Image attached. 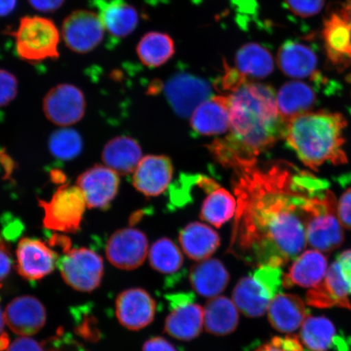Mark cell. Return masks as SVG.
Here are the masks:
<instances>
[{
  "label": "cell",
  "instance_id": "1",
  "mask_svg": "<svg viewBox=\"0 0 351 351\" xmlns=\"http://www.w3.org/2000/svg\"><path fill=\"white\" fill-rule=\"evenodd\" d=\"M232 182L237 209L230 251L280 267L306 247V207L327 183L285 162L239 165Z\"/></svg>",
  "mask_w": 351,
  "mask_h": 351
},
{
  "label": "cell",
  "instance_id": "2",
  "mask_svg": "<svg viewBox=\"0 0 351 351\" xmlns=\"http://www.w3.org/2000/svg\"><path fill=\"white\" fill-rule=\"evenodd\" d=\"M230 134L208 148L226 168L257 160L263 152L285 138L287 125L279 113L273 87L245 82L229 95Z\"/></svg>",
  "mask_w": 351,
  "mask_h": 351
},
{
  "label": "cell",
  "instance_id": "3",
  "mask_svg": "<svg viewBox=\"0 0 351 351\" xmlns=\"http://www.w3.org/2000/svg\"><path fill=\"white\" fill-rule=\"evenodd\" d=\"M348 122L340 113L309 112L289 121L285 138L307 168L317 170L326 162L343 165V132Z\"/></svg>",
  "mask_w": 351,
  "mask_h": 351
},
{
  "label": "cell",
  "instance_id": "4",
  "mask_svg": "<svg viewBox=\"0 0 351 351\" xmlns=\"http://www.w3.org/2000/svg\"><path fill=\"white\" fill-rule=\"evenodd\" d=\"M15 38L16 50L21 60L42 62L60 56V33L54 22L42 16H24L19 27L8 32Z\"/></svg>",
  "mask_w": 351,
  "mask_h": 351
},
{
  "label": "cell",
  "instance_id": "5",
  "mask_svg": "<svg viewBox=\"0 0 351 351\" xmlns=\"http://www.w3.org/2000/svg\"><path fill=\"white\" fill-rule=\"evenodd\" d=\"M337 200L332 192L315 199L306 223V241L317 251L329 252L344 241V232L337 214Z\"/></svg>",
  "mask_w": 351,
  "mask_h": 351
},
{
  "label": "cell",
  "instance_id": "6",
  "mask_svg": "<svg viewBox=\"0 0 351 351\" xmlns=\"http://www.w3.org/2000/svg\"><path fill=\"white\" fill-rule=\"evenodd\" d=\"M44 213L43 226L60 232H76L80 229L86 202L80 188L62 185L49 201L39 200Z\"/></svg>",
  "mask_w": 351,
  "mask_h": 351
},
{
  "label": "cell",
  "instance_id": "7",
  "mask_svg": "<svg viewBox=\"0 0 351 351\" xmlns=\"http://www.w3.org/2000/svg\"><path fill=\"white\" fill-rule=\"evenodd\" d=\"M64 253L58 267L65 283L80 292L97 289L104 273L102 257L86 247H69Z\"/></svg>",
  "mask_w": 351,
  "mask_h": 351
},
{
  "label": "cell",
  "instance_id": "8",
  "mask_svg": "<svg viewBox=\"0 0 351 351\" xmlns=\"http://www.w3.org/2000/svg\"><path fill=\"white\" fill-rule=\"evenodd\" d=\"M86 99L78 87L60 84L52 88L43 99V109L51 123L68 127L80 121L86 112Z\"/></svg>",
  "mask_w": 351,
  "mask_h": 351
},
{
  "label": "cell",
  "instance_id": "9",
  "mask_svg": "<svg viewBox=\"0 0 351 351\" xmlns=\"http://www.w3.org/2000/svg\"><path fill=\"white\" fill-rule=\"evenodd\" d=\"M104 32L99 15L88 10L73 12L62 25L66 46L79 54L88 53L97 47L103 41Z\"/></svg>",
  "mask_w": 351,
  "mask_h": 351
},
{
  "label": "cell",
  "instance_id": "10",
  "mask_svg": "<svg viewBox=\"0 0 351 351\" xmlns=\"http://www.w3.org/2000/svg\"><path fill=\"white\" fill-rule=\"evenodd\" d=\"M165 93L178 116L186 118L212 95V89L204 79L189 73L176 74L165 83Z\"/></svg>",
  "mask_w": 351,
  "mask_h": 351
},
{
  "label": "cell",
  "instance_id": "11",
  "mask_svg": "<svg viewBox=\"0 0 351 351\" xmlns=\"http://www.w3.org/2000/svg\"><path fill=\"white\" fill-rule=\"evenodd\" d=\"M148 240L144 232L134 228L116 231L106 245L108 260L122 270H134L146 260Z\"/></svg>",
  "mask_w": 351,
  "mask_h": 351
},
{
  "label": "cell",
  "instance_id": "12",
  "mask_svg": "<svg viewBox=\"0 0 351 351\" xmlns=\"http://www.w3.org/2000/svg\"><path fill=\"white\" fill-rule=\"evenodd\" d=\"M16 269L26 280H38L58 266L59 256L41 240L23 238L17 245Z\"/></svg>",
  "mask_w": 351,
  "mask_h": 351
},
{
  "label": "cell",
  "instance_id": "13",
  "mask_svg": "<svg viewBox=\"0 0 351 351\" xmlns=\"http://www.w3.org/2000/svg\"><path fill=\"white\" fill-rule=\"evenodd\" d=\"M77 186L84 195L88 208L106 209L119 190V174L107 166L95 165L79 176Z\"/></svg>",
  "mask_w": 351,
  "mask_h": 351
},
{
  "label": "cell",
  "instance_id": "14",
  "mask_svg": "<svg viewBox=\"0 0 351 351\" xmlns=\"http://www.w3.org/2000/svg\"><path fill=\"white\" fill-rule=\"evenodd\" d=\"M156 311L155 300L143 289H126L117 298L118 322L129 330L138 331L148 326L155 318Z\"/></svg>",
  "mask_w": 351,
  "mask_h": 351
},
{
  "label": "cell",
  "instance_id": "15",
  "mask_svg": "<svg viewBox=\"0 0 351 351\" xmlns=\"http://www.w3.org/2000/svg\"><path fill=\"white\" fill-rule=\"evenodd\" d=\"M8 328L21 337L36 335L45 326V307L38 298L24 295L14 298L4 311Z\"/></svg>",
  "mask_w": 351,
  "mask_h": 351
},
{
  "label": "cell",
  "instance_id": "16",
  "mask_svg": "<svg viewBox=\"0 0 351 351\" xmlns=\"http://www.w3.org/2000/svg\"><path fill=\"white\" fill-rule=\"evenodd\" d=\"M173 174V167L169 157L147 156L134 172L133 185L144 195L159 196L168 188Z\"/></svg>",
  "mask_w": 351,
  "mask_h": 351
},
{
  "label": "cell",
  "instance_id": "17",
  "mask_svg": "<svg viewBox=\"0 0 351 351\" xmlns=\"http://www.w3.org/2000/svg\"><path fill=\"white\" fill-rule=\"evenodd\" d=\"M110 36L121 39L134 32L138 25V13L125 0H92Z\"/></svg>",
  "mask_w": 351,
  "mask_h": 351
},
{
  "label": "cell",
  "instance_id": "18",
  "mask_svg": "<svg viewBox=\"0 0 351 351\" xmlns=\"http://www.w3.org/2000/svg\"><path fill=\"white\" fill-rule=\"evenodd\" d=\"M191 125L196 134L219 135L230 130L229 96H213L205 100L192 113Z\"/></svg>",
  "mask_w": 351,
  "mask_h": 351
},
{
  "label": "cell",
  "instance_id": "19",
  "mask_svg": "<svg viewBox=\"0 0 351 351\" xmlns=\"http://www.w3.org/2000/svg\"><path fill=\"white\" fill-rule=\"evenodd\" d=\"M323 38L328 58L339 68L351 65V22L343 13L324 22Z\"/></svg>",
  "mask_w": 351,
  "mask_h": 351
},
{
  "label": "cell",
  "instance_id": "20",
  "mask_svg": "<svg viewBox=\"0 0 351 351\" xmlns=\"http://www.w3.org/2000/svg\"><path fill=\"white\" fill-rule=\"evenodd\" d=\"M308 311L300 297L289 293H278L270 302L267 317L276 330L291 333L302 326Z\"/></svg>",
  "mask_w": 351,
  "mask_h": 351
},
{
  "label": "cell",
  "instance_id": "21",
  "mask_svg": "<svg viewBox=\"0 0 351 351\" xmlns=\"http://www.w3.org/2000/svg\"><path fill=\"white\" fill-rule=\"evenodd\" d=\"M317 64V54L304 43L289 40L282 44L278 51L279 69L289 77H315Z\"/></svg>",
  "mask_w": 351,
  "mask_h": 351
},
{
  "label": "cell",
  "instance_id": "22",
  "mask_svg": "<svg viewBox=\"0 0 351 351\" xmlns=\"http://www.w3.org/2000/svg\"><path fill=\"white\" fill-rule=\"evenodd\" d=\"M328 271L327 257L317 250L302 253L283 278V287L313 288L323 282Z\"/></svg>",
  "mask_w": 351,
  "mask_h": 351
},
{
  "label": "cell",
  "instance_id": "23",
  "mask_svg": "<svg viewBox=\"0 0 351 351\" xmlns=\"http://www.w3.org/2000/svg\"><path fill=\"white\" fill-rule=\"evenodd\" d=\"M280 117L288 123L295 117L309 112L317 103L313 88L300 81L285 83L276 94Z\"/></svg>",
  "mask_w": 351,
  "mask_h": 351
},
{
  "label": "cell",
  "instance_id": "24",
  "mask_svg": "<svg viewBox=\"0 0 351 351\" xmlns=\"http://www.w3.org/2000/svg\"><path fill=\"white\" fill-rule=\"evenodd\" d=\"M184 253L193 261H204L217 252L221 239L212 228L200 222L189 223L180 232Z\"/></svg>",
  "mask_w": 351,
  "mask_h": 351
},
{
  "label": "cell",
  "instance_id": "25",
  "mask_svg": "<svg viewBox=\"0 0 351 351\" xmlns=\"http://www.w3.org/2000/svg\"><path fill=\"white\" fill-rule=\"evenodd\" d=\"M230 280L229 271L216 258L201 261L193 266L190 271L193 289L205 298L219 296V293L225 291Z\"/></svg>",
  "mask_w": 351,
  "mask_h": 351
},
{
  "label": "cell",
  "instance_id": "26",
  "mask_svg": "<svg viewBox=\"0 0 351 351\" xmlns=\"http://www.w3.org/2000/svg\"><path fill=\"white\" fill-rule=\"evenodd\" d=\"M142 159L141 147L135 139L127 136L110 140L102 152L105 166L121 175L134 173Z\"/></svg>",
  "mask_w": 351,
  "mask_h": 351
},
{
  "label": "cell",
  "instance_id": "27",
  "mask_svg": "<svg viewBox=\"0 0 351 351\" xmlns=\"http://www.w3.org/2000/svg\"><path fill=\"white\" fill-rule=\"evenodd\" d=\"M173 309L165 323L167 335L181 341H191L199 337L204 324L203 307L189 302Z\"/></svg>",
  "mask_w": 351,
  "mask_h": 351
},
{
  "label": "cell",
  "instance_id": "28",
  "mask_svg": "<svg viewBox=\"0 0 351 351\" xmlns=\"http://www.w3.org/2000/svg\"><path fill=\"white\" fill-rule=\"evenodd\" d=\"M274 297L252 276L241 278L232 292V300L238 309L249 318L265 315Z\"/></svg>",
  "mask_w": 351,
  "mask_h": 351
},
{
  "label": "cell",
  "instance_id": "29",
  "mask_svg": "<svg viewBox=\"0 0 351 351\" xmlns=\"http://www.w3.org/2000/svg\"><path fill=\"white\" fill-rule=\"evenodd\" d=\"M204 311L206 331L213 335H229L239 326V309L230 298H213L206 304Z\"/></svg>",
  "mask_w": 351,
  "mask_h": 351
},
{
  "label": "cell",
  "instance_id": "30",
  "mask_svg": "<svg viewBox=\"0 0 351 351\" xmlns=\"http://www.w3.org/2000/svg\"><path fill=\"white\" fill-rule=\"evenodd\" d=\"M235 65L245 77L263 79L274 70L273 55L266 47L256 43L245 44L237 51Z\"/></svg>",
  "mask_w": 351,
  "mask_h": 351
},
{
  "label": "cell",
  "instance_id": "31",
  "mask_svg": "<svg viewBox=\"0 0 351 351\" xmlns=\"http://www.w3.org/2000/svg\"><path fill=\"white\" fill-rule=\"evenodd\" d=\"M137 54L140 61L147 67H160L175 54L173 39L165 33L149 32L139 41Z\"/></svg>",
  "mask_w": 351,
  "mask_h": 351
},
{
  "label": "cell",
  "instance_id": "32",
  "mask_svg": "<svg viewBox=\"0 0 351 351\" xmlns=\"http://www.w3.org/2000/svg\"><path fill=\"white\" fill-rule=\"evenodd\" d=\"M237 201L226 189L217 187L206 197L202 205L200 218L215 227H221L234 216Z\"/></svg>",
  "mask_w": 351,
  "mask_h": 351
},
{
  "label": "cell",
  "instance_id": "33",
  "mask_svg": "<svg viewBox=\"0 0 351 351\" xmlns=\"http://www.w3.org/2000/svg\"><path fill=\"white\" fill-rule=\"evenodd\" d=\"M336 337L335 324L324 317H307L302 324L300 339L311 351H327Z\"/></svg>",
  "mask_w": 351,
  "mask_h": 351
},
{
  "label": "cell",
  "instance_id": "34",
  "mask_svg": "<svg viewBox=\"0 0 351 351\" xmlns=\"http://www.w3.org/2000/svg\"><path fill=\"white\" fill-rule=\"evenodd\" d=\"M149 261L153 269L164 274L177 273L183 265L181 251L172 240L167 238L153 243L149 252Z\"/></svg>",
  "mask_w": 351,
  "mask_h": 351
},
{
  "label": "cell",
  "instance_id": "35",
  "mask_svg": "<svg viewBox=\"0 0 351 351\" xmlns=\"http://www.w3.org/2000/svg\"><path fill=\"white\" fill-rule=\"evenodd\" d=\"M48 149L52 156L60 160L75 159L82 152L83 141L77 131L65 128L56 130L48 140Z\"/></svg>",
  "mask_w": 351,
  "mask_h": 351
},
{
  "label": "cell",
  "instance_id": "36",
  "mask_svg": "<svg viewBox=\"0 0 351 351\" xmlns=\"http://www.w3.org/2000/svg\"><path fill=\"white\" fill-rule=\"evenodd\" d=\"M324 282L332 295L335 298L339 307L351 310L348 298L349 289L345 280L342 278L339 263L336 261L328 267Z\"/></svg>",
  "mask_w": 351,
  "mask_h": 351
},
{
  "label": "cell",
  "instance_id": "37",
  "mask_svg": "<svg viewBox=\"0 0 351 351\" xmlns=\"http://www.w3.org/2000/svg\"><path fill=\"white\" fill-rule=\"evenodd\" d=\"M282 274L280 267L261 265L254 271L253 278L262 284L271 293V295L275 297L278 295V293L283 285Z\"/></svg>",
  "mask_w": 351,
  "mask_h": 351
},
{
  "label": "cell",
  "instance_id": "38",
  "mask_svg": "<svg viewBox=\"0 0 351 351\" xmlns=\"http://www.w3.org/2000/svg\"><path fill=\"white\" fill-rule=\"evenodd\" d=\"M306 304L317 308H330L339 307L335 298L332 295L324 282L313 288H311L306 295Z\"/></svg>",
  "mask_w": 351,
  "mask_h": 351
},
{
  "label": "cell",
  "instance_id": "39",
  "mask_svg": "<svg viewBox=\"0 0 351 351\" xmlns=\"http://www.w3.org/2000/svg\"><path fill=\"white\" fill-rule=\"evenodd\" d=\"M285 2L293 14L305 19L322 12L326 0H285Z\"/></svg>",
  "mask_w": 351,
  "mask_h": 351
},
{
  "label": "cell",
  "instance_id": "40",
  "mask_svg": "<svg viewBox=\"0 0 351 351\" xmlns=\"http://www.w3.org/2000/svg\"><path fill=\"white\" fill-rule=\"evenodd\" d=\"M19 82L12 73L0 69V108L7 106L16 98Z\"/></svg>",
  "mask_w": 351,
  "mask_h": 351
},
{
  "label": "cell",
  "instance_id": "41",
  "mask_svg": "<svg viewBox=\"0 0 351 351\" xmlns=\"http://www.w3.org/2000/svg\"><path fill=\"white\" fill-rule=\"evenodd\" d=\"M337 214L342 226L351 230V186L345 189L337 202Z\"/></svg>",
  "mask_w": 351,
  "mask_h": 351
},
{
  "label": "cell",
  "instance_id": "42",
  "mask_svg": "<svg viewBox=\"0 0 351 351\" xmlns=\"http://www.w3.org/2000/svg\"><path fill=\"white\" fill-rule=\"evenodd\" d=\"M248 82V79L240 73L237 69L230 68V66L225 65V73L221 77L219 86L225 91H232L238 89L245 82Z\"/></svg>",
  "mask_w": 351,
  "mask_h": 351
},
{
  "label": "cell",
  "instance_id": "43",
  "mask_svg": "<svg viewBox=\"0 0 351 351\" xmlns=\"http://www.w3.org/2000/svg\"><path fill=\"white\" fill-rule=\"evenodd\" d=\"M6 351H55V350L48 348L46 343H39L29 337H21L13 341Z\"/></svg>",
  "mask_w": 351,
  "mask_h": 351
},
{
  "label": "cell",
  "instance_id": "44",
  "mask_svg": "<svg viewBox=\"0 0 351 351\" xmlns=\"http://www.w3.org/2000/svg\"><path fill=\"white\" fill-rule=\"evenodd\" d=\"M13 265L11 253L0 237V282L10 275Z\"/></svg>",
  "mask_w": 351,
  "mask_h": 351
},
{
  "label": "cell",
  "instance_id": "45",
  "mask_svg": "<svg viewBox=\"0 0 351 351\" xmlns=\"http://www.w3.org/2000/svg\"><path fill=\"white\" fill-rule=\"evenodd\" d=\"M336 261L339 263L342 278L345 280L351 293V250L341 252L337 257Z\"/></svg>",
  "mask_w": 351,
  "mask_h": 351
},
{
  "label": "cell",
  "instance_id": "46",
  "mask_svg": "<svg viewBox=\"0 0 351 351\" xmlns=\"http://www.w3.org/2000/svg\"><path fill=\"white\" fill-rule=\"evenodd\" d=\"M271 342L283 351H304L300 339L296 336L276 337Z\"/></svg>",
  "mask_w": 351,
  "mask_h": 351
},
{
  "label": "cell",
  "instance_id": "47",
  "mask_svg": "<svg viewBox=\"0 0 351 351\" xmlns=\"http://www.w3.org/2000/svg\"><path fill=\"white\" fill-rule=\"evenodd\" d=\"M143 351H178L172 343L163 337H153L145 342Z\"/></svg>",
  "mask_w": 351,
  "mask_h": 351
},
{
  "label": "cell",
  "instance_id": "48",
  "mask_svg": "<svg viewBox=\"0 0 351 351\" xmlns=\"http://www.w3.org/2000/svg\"><path fill=\"white\" fill-rule=\"evenodd\" d=\"M65 0H28L34 10L42 12H54L63 5Z\"/></svg>",
  "mask_w": 351,
  "mask_h": 351
},
{
  "label": "cell",
  "instance_id": "49",
  "mask_svg": "<svg viewBox=\"0 0 351 351\" xmlns=\"http://www.w3.org/2000/svg\"><path fill=\"white\" fill-rule=\"evenodd\" d=\"M5 317L4 313L0 307V351L6 350L10 346V339L5 332H4V326H5Z\"/></svg>",
  "mask_w": 351,
  "mask_h": 351
},
{
  "label": "cell",
  "instance_id": "50",
  "mask_svg": "<svg viewBox=\"0 0 351 351\" xmlns=\"http://www.w3.org/2000/svg\"><path fill=\"white\" fill-rule=\"evenodd\" d=\"M16 0H0V16H5L15 10Z\"/></svg>",
  "mask_w": 351,
  "mask_h": 351
},
{
  "label": "cell",
  "instance_id": "51",
  "mask_svg": "<svg viewBox=\"0 0 351 351\" xmlns=\"http://www.w3.org/2000/svg\"><path fill=\"white\" fill-rule=\"evenodd\" d=\"M254 351H283L282 349H280L278 348V346H275L274 344L271 343H267L265 345H263L261 346V348H258L256 350Z\"/></svg>",
  "mask_w": 351,
  "mask_h": 351
},
{
  "label": "cell",
  "instance_id": "52",
  "mask_svg": "<svg viewBox=\"0 0 351 351\" xmlns=\"http://www.w3.org/2000/svg\"><path fill=\"white\" fill-rule=\"evenodd\" d=\"M343 14L348 17V19L351 22V1L350 3L348 4V6L346 7L345 8V11L343 12Z\"/></svg>",
  "mask_w": 351,
  "mask_h": 351
},
{
  "label": "cell",
  "instance_id": "53",
  "mask_svg": "<svg viewBox=\"0 0 351 351\" xmlns=\"http://www.w3.org/2000/svg\"><path fill=\"white\" fill-rule=\"evenodd\" d=\"M0 287H1V285H0Z\"/></svg>",
  "mask_w": 351,
  "mask_h": 351
},
{
  "label": "cell",
  "instance_id": "54",
  "mask_svg": "<svg viewBox=\"0 0 351 351\" xmlns=\"http://www.w3.org/2000/svg\"><path fill=\"white\" fill-rule=\"evenodd\" d=\"M350 78H351V75H350ZM350 80H351V79H350Z\"/></svg>",
  "mask_w": 351,
  "mask_h": 351
}]
</instances>
